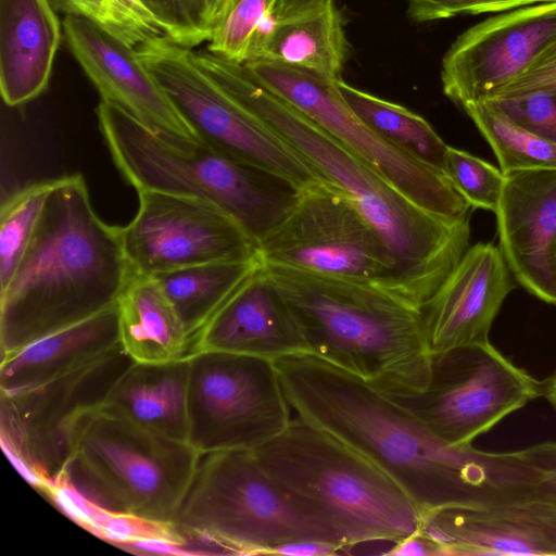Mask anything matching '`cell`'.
Returning <instances> with one entry per match:
<instances>
[{"label": "cell", "mask_w": 556, "mask_h": 556, "mask_svg": "<svg viewBox=\"0 0 556 556\" xmlns=\"http://www.w3.org/2000/svg\"><path fill=\"white\" fill-rule=\"evenodd\" d=\"M274 364L296 416L366 456L422 516L479 500L483 452L446 445L395 400L311 353L290 354Z\"/></svg>", "instance_id": "obj_1"}, {"label": "cell", "mask_w": 556, "mask_h": 556, "mask_svg": "<svg viewBox=\"0 0 556 556\" xmlns=\"http://www.w3.org/2000/svg\"><path fill=\"white\" fill-rule=\"evenodd\" d=\"M202 67L345 193L388 248L400 295L420 308L470 247V216L451 219L418 206L242 64L206 54Z\"/></svg>", "instance_id": "obj_2"}, {"label": "cell", "mask_w": 556, "mask_h": 556, "mask_svg": "<svg viewBox=\"0 0 556 556\" xmlns=\"http://www.w3.org/2000/svg\"><path fill=\"white\" fill-rule=\"evenodd\" d=\"M131 274L121 227L104 223L84 178L55 179L36 231L0 290V355L116 305Z\"/></svg>", "instance_id": "obj_3"}, {"label": "cell", "mask_w": 556, "mask_h": 556, "mask_svg": "<svg viewBox=\"0 0 556 556\" xmlns=\"http://www.w3.org/2000/svg\"><path fill=\"white\" fill-rule=\"evenodd\" d=\"M262 267L286 300L307 353L389 396L427 387L432 353L418 307L376 285L263 262Z\"/></svg>", "instance_id": "obj_4"}, {"label": "cell", "mask_w": 556, "mask_h": 556, "mask_svg": "<svg viewBox=\"0 0 556 556\" xmlns=\"http://www.w3.org/2000/svg\"><path fill=\"white\" fill-rule=\"evenodd\" d=\"M263 469L345 549L394 544L420 531L422 514L378 466L328 431L300 418L252 450Z\"/></svg>", "instance_id": "obj_5"}, {"label": "cell", "mask_w": 556, "mask_h": 556, "mask_svg": "<svg viewBox=\"0 0 556 556\" xmlns=\"http://www.w3.org/2000/svg\"><path fill=\"white\" fill-rule=\"evenodd\" d=\"M96 113L116 167L137 191H161L213 204L257 243L299 200L302 189L289 180L198 139L156 131L102 100Z\"/></svg>", "instance_id": "obj_6"}, {"label": "cell", "mask_w": 556, "mask_h": 556, "mask_svg": "<svg viewBox=\"0 0 556 556\" xmlns=\"http://www.w3.org/2000/svg\"><path fill=\"white\" fill-rule=\"evenodd\" d=\"M173 522L212 555H270L280 545L304 540L344 547L331 529L286 494L252 450L201 454Z\"/></svg>", "instance_id": "obj_7"}, {"label": "cell", "mask_w": 556, "mask_h": 556, "mask_svg": "<svg viewBox=\"0 0 556 556\" xmlns=\"http://www.w3.org/2000/svg\"><path fill=\"white\" fill-rule=\"evenodd\" d=\"M200 457L189 443L102 405L75 422L65 470L78 489L111 510L173 522Z\"/></svg>", "instance_id": "obj_8"}, {"label": "cell", "mask_w": 556, "mask_h": 556, "mask_svg": "<svg viewBox=\"0 0 556 556\" xmlns=\"http://www.w3.org/2000/svg\"><path fill=\"white\" fill-rule=\"evenodd\" d=\"M198 140L300 189L331 182L287 140L248 109L194 58L165 35L136 48Z\"/></svg>", "instance_id": "obj_9"}, {"label": "cell", "mask_w": 556, "mask_h": 556, "mask_svg": "<svg viewBox=\"0 0 556 556\" xmlns=\"http://www.w3.org/2000/svg\"><path fill=\"white\" fill-rule=\"evenodd\" d=\"M135 363L122 345L36 387L0 394V444L37 491L65 470L77 419L102 406Z\"/></svg>", "instance_id": "obj_10"}, {"label": "cell", "mask_w": 556, "mask_h": 556, "mask_svg": "<svg viewBox=\"0 0 556 556\" xmlns=\"http://www.w3.org/2000/svg\"><path fill=\"white\" fill-rule=\"evenodd\" d=\"M542 395V381L514 365L488 341L432 354L427 387L418 393L390 397L446 445L467 447Z\"/></svg>", "instance_id": "obj_11"}, {"label": "cell", "mask_w": 556, "mask_h": 556, "mask_svg": "<svg viewBox=\"0 0 556 556\" xmlns=\"http://www.w3.org/2000/svg\"><path fill=\"white\" fill-rule=\"evenodd\" d=\"M189 365V444L199 453L254 450L292 420L274 361L200 352Z\"/></svg>", "instance_id": "obj_12"}, {"label": "cell", "mask_w": 556, "mask_h": 556, "mask_svg": "<svg viewBox=\"0 0 556 556\" xmlns=\"http://www.w3.org/2000/svg\"><path fill=\"white\" fill-rule=\"evenodd\" d=\"M258 254L263 263L367 282L400 295L388 248L332 182L302 189L286 218L258 243Z\"/></svg>", "instance_id": "obj_13"}, {"label": "cell", "mask_w": 556, "mask_h": 556, "mask_svg": "<svg viewBox=\"0 0 556 556\" xmlns=\"http://www.w3.org/2000/svg\"><path fill=\"white\" fill-rule=\"evenodd\" d=\"M242 65L255 83L314 121L418 206L451 219L470 216V205L442 172L370 130L348 106L334 81L277 62L249 61Z\"/></svg>", "instance_id": "obj_14"}, {"label": "cell", "mask_w": 556, "mask_h": 556, "mask_svg": "<svg viewBox=\"0 0 556 556\" xmlns=\"http://www.w3.org/2000/svg\"><path fill=\"white\" fill-rule=\"evenodd\" d=\"M137 192V214L121 227L132 273L155 276L205 263L260 256L258 243L217 206L161 191Z\"/></svg>", "instance_id": "obj_15"}, {"label": "cell", "mask_w": 556, "mask_h": 556, "mask_svg": "<svg viewBox=\"0 0 556 556\" xmlns=\"http://www.w3.org/2000/svg\"><path fill=\"white\" fill-rule=\"evenodd\" d=\"M556 46V2L508 10L470 27L442 60L444 94L462 110L525 76Z\"/></svg>", "instance_id": "obj_16"}, {"label": "cell", "mask_w": 556, "mask_h": 556, "mask_svg": "<svg viewBox=\"0 0 556 556\" xmlns=\"http://www.w3.org/2000/svg\"><path fill=\"white\" fill-rule=\"evenodd\" d=\"M446 555H556V506L484 485L479 502L422 516Z\"/></svg>", "instance_id": "obj_17"}, {"label": "cell", "mask_w": 556, "mask_h": 556, "mask_svg": "<svg viewBox=\"0 0 556 556\" xmlns=\"http://www.w3.org/2000/svg\"><path fill=\"white\" fill-rule=\"evenodd\" d=\"M516 282L498 247L492 242L470 245L419 308L430 352L488 342Z\"/></svg>", "instance_id": "obj_18"}, {"label": "cell", "mask_w": 556, "mask_h": 556, "mask_svg": "<svg viewBox=\"0 0 556 556\" xmlns=\"http://www.w3.org/2000/svg\"><path fill=\"white\" fill-rule=\"evenodd\" d=\"M62 27L71 53L102 101L156 131L198 139L136 48L81 17L66 15Z\"/></svg>", "instance_id": "obj_19"}, {"label": "cell", "mask_w": 556, "mask_h": 556, "mask_svg": "<svg viewBox=\"0 0 556 556\" xmlns=\"http://www.w3.org/2000/svg\"><path fill=\"white\" fill-rule=\"evenodd\" d=\"M494 212L498 248L515 280L556 306V169L504 174Z\"/></svg>", "instance_id": "obj_20"}, {"label": "cell", "mask_w": 556, "mask_h": 556, "mask_svg": "<svg viewBox=\"0 0 556 556\" xmlns=\"http://www.w3.org/2000/svg\"><path fill=\"white\" fill-rule=\"evenodd\" d=\"M200 352H227L275 361L307 352V346L286 300L261 265L197 337L191 356Z\"/></svg>", "instance_id": "obj_21"}, {"label": "cell", "mask_w": 556, "mask_h": 556, "mask_svg": "<svg viewBox=\"0 0 556 556\" xmlns=\"http://www.w3.org/2000/svg\"><path fill=\"white\" fill-rule=\"evenodd\" d=\"M62 29L50 0H0V89L7 105L29 102L47 89Z\"/></svg>", "instance_id": "obj_22"}, {"label": "cell", "mask_w": 556, "mask_h": 556, "mask_svg": "<svg viewBox=\"0 0 556 556\" xmlns=\"http://www.w3.org/2000/svg\"><path fill=\"white\" fill-rule=\"evenodd\" d=\"M121 345L117 305L1 357L0 394L49 381Z\"/></svg>", "instance_id": "obj_23"}, {"label": "cell", "mask_w": 556, "mask_h": 556, "mask_svg": "<svg viewBox=\"0 0 556 556\" xmlns=\"http://www.w3.org/2000/svg\"><path fill=\"white\" fill-rule=\"evenodd\" d=\"M346 56L342 16L332 0L280 21H268L245 62L282 63L336 81L341 79Z\"/></svg>", "instance_id": "obj_24"}, {"label": "cell", "mask_w": 556, "mask_h": 556, "mask_svg": "<svg viewBox=\"0 0 556 556\" xmlns=\"http://www.w3.org/2000/svg\"><path fill=\"white\" fill-rule=\"evenodd\" d=\"M189 358L132 363L103 405L154 433L189 443Z\"/></svg>", "instance_id": "obj_25"}, {"label": "cell", "mask_w": 556, "mask_h": 556, "mask_svg": "<svg viewBox=\"0 0 556 556\" xmlns=\"http://www.w3.org/2000/svg\"><path fill=\"white\" fill-rule=\"evenodd\" d=\"M116 305L121 345L135 363L191 356V339L154 276L131 271Z\"/></svg>", "instance_id": "obj_26"}, {"label": "cell", "mask_w": 556, "mask_h": 556, "mask_svg": "<svg viewBox=\"0 0 556 556\" xmlns=\"http://www.w3.org/2000/svg\"><path fill=\"white\" fill-rule=\"evenodd\" d=\"M262 265L261 257L222 261L155 275L193 345L223 304ZM192 351V346H191Z\"/></svg>", "instance_id": "obj_27"}, {"label": "cell", "mask_w": 556, "mask_h": 556, "mask_svg": "<svg viewBox=\"0 0 556 556\" xmlns=\"http://www.w3.org/2000/svg\"><path fill=\"white\" fill-rule=\"evenodd\" d=\"M334 83L348 106L370 130L395 149L443 173L448 146L425 118L342 78Z\"/></svg>", "instance_id": "obj_28"}, {"label": "cell", "mask_w": 556, "mask_h": 556, "mask_svg": "<svg viewBox=\"0 0 556 556\" xmlns=\"http://www.w3.org/2000/svg\"><path fill=\"white\" fill-rule=\"evenodd\" d=\"M463 111L489 142L504 174L556 169V143L517 124L493 102L473 103Z\"/></svg>", "instance_id": "obj_29"}, {"label": "cell", "mask_w": 556, "mask_h": 556, "mask_svg": "<svg viewBox=\"0 0 556 556\" xmlns=\"http://www.w3.org/2000/svg\"><path fill=\"white\" fill-rule=\"evenodd\" d=\"M486 467L491 485L556 506V443H540L517 452L488 453Z\"/></svg>", "instance_id": "obj_30"}, {"label": "cell", "mask_w": 556, "mask_h": 556, "mask_svg": "<svg viewBox=\"0 0 556 556\" xmlns=\"http://www.w3.org/2000/svg\"><path fill=\"white\" fill-rule=\"evenodd\" d=\"M55 179L28 185L13 193L0 211V290L18 266L42 215Z\"/></svg>", "instance_id": "obj_31"}, {"label": "cell", "mask_w": 556, "mask_h": 556, "mask_svg": "<svg viewBox=\"0 0 556 556\" xmlns=\"http://www.w3.org/2000/svg\"><path fill=\"white\" fill-rule=\"evenodd\" d=\"M66 15L85 18L130 47L165 35L143 0H52Z\"/></svg>", "instance_id": "obj_32"}, {"label": "cell", "mask_w": 556, "mask_h": 556, "mask_svg": "<svg viewBox=\"0 0 556 556\" xmlns=\"http://www.w3.org/2000/svg\"><path fill=\"white\" fill-rule=\"evenodd\" d=\"M277 0H225L206 50L237 63H245L250 48L269 21Z\"/></svg>", "instance_id": "obj_33"}, {"label": "cell", "mask_w": 556, "mask_h": 556, "mask_svg": "<svg viewBox=\"0 0 556 556\" xmlns=\"http://www.w3.org/2000/svg\"><path fill=\"white\" fill-rule=\"evenodd\" d=\"M443 174L471 210L496 211L505 181L504 173L500 168L448 146Z\"/></svg>", "instance_id": "obj_34"}, {"label": "cell", "mask_w": 556, "mask_h": 556, "mask_svg": "<svg viewBox=\"0 0 556 556\" xmlns=\"http://www.w3.org/2000/svg\"><path fill=\"white\" fill-rule=\"evenodd\" d=\"M173 41L193 49L208 42L212 27L207 0H143Z\"/></svg>", "instance_id": "obj_35"}, {"label": "cell", "mask_w": 556, "mask_h": 556, "mask_svg": "<svg viewBox=\"0 0 556 556\" xmlns=\"http://www.w3.org/2000/svg\"><path fill=\"white\" fill-rule=\"evenodd\" d=\"M39 492L63 515L97 538L114 513L78 489L70 479L66 470Z\"/></svg>", "instance_id": "obj_36"}, {"label": "cell", "mask_w": 556, "mask_h": 556, "mask_svg": "<svg viewBox=\"0 0 556 556\" xmlns=\"http://www.w3.org/2000/svg\"><path fill=\"white\" fill-rule=\"evenodd\" d=\"M488 101L517 124L556 143V91H534Z\"/></svg>", "instance_id": "obj_37"}, {"label": "cell", "mask_w": 556, "mask_h": 556, "mask_svg": "<svg viewBox=\"0 0 556 556\" xmlns=\"http://www.w3.org/2000/svg\"><path fill=\"white\" fill-rule=\"evenodd\" d=\"M534 91H556V46L525 76L492 99L516 97Z\"/></svg>", "instance_id": "obj_38"}, {"label": "cell", "mask_w": 556, "mask_h": 556, "mask_svg": "<svg viewBox=\"0 0 556 556\" xmlns=\"http://www.w3.org/2000/svg\"><path fill=\"white\" fill-rule=\"evenodd\" d=\"M383 555L392 556H439L446 555L443 546L421 530L390 545Z\"/></svg>", "instance_id": "obj_39"}, {"label": "cell", "mask_w": 556, "mask_h": 556, "mask_svg": "<svg viewBox=\"0 0 556 556\" xmlns=\"http://www.w3.org/2000/svg\"><path fill=\"white\" fill-rule=\"evenodd\" d=\"M345 552L341 545L315 540L290 542L276 547L270 555L326 556Z\"/></svg>", "instance_id": "obj_40"}, {"label": "cell", "mask_w": 556, "mask_h": 556, "mask_svg": "<svg viewBox=\"0 0 556 556\" xmlns=\"http://www.w3.org/2000/svg\"><path fill=\"white\" fill-rule=\"evenodd\" d=\"M556 0H473L465 14H481L490 12H504L539 3H554Z\"/></svg>", "instance_id": "obj_41"}, {"label": "cell", "mask_w": 556, "mask_h": 556, "mask_svg": "<svg viewBox=\"0 0 556 556\" xmlns=\"http://www.w3.org/2000/svg\"><path fill=\"white\" fill-rule=\"evenodd\" d=\"M332 0H277L269 21H280L315 8Z\"/></svg>", "instance_id": "obj_42"}, {"label": "cell", "mask_w": 556, "mask_h": 556, "mask_svg": "<svg viewBox=\"0 0 556 556\" xmlns=\"http://www.w3.org/2000/svg\"><path fill=\"white\" fill-rule=\"evenodd\" d=\"M543 395L556 408V371L542 381Z\"/></svg>", "instance_id": "obj_43"}, {"label": "cell", "mask_w": 556, "mask_h": 556, "mask_svg": "<svg viewBox=\"0 0 556 556\" xmlns=\"http://www.w3.org/2000/svg\"><path fill=\"white\" fill-rule=\"evenodd\" d=\"M225 3V0H207L208 5V22L212 27L214 28V24L218 17V14Z\"/></svg>", "instance_id": "obj_44"}, {"label": "cell", "mask_w": 556, "mask_h": 556, "mask_svg": "<svg viewBox=\"0 0 556 556\" xmlns=\"http://www.w3.org/2000/svg\"><path fill=\"white\" fill-rule=\"evenodd\" d=\"M219 15V14H218Z\"/></svg>", "instance_id": "obj_45"}]
</instances>
